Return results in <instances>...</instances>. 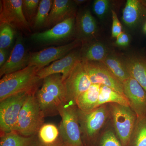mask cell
Instances as JSON below:
<instances>
[{"mask_svg":"<svg viewBox=\"0 0 146 146\" xmlns=\"http://www.w3.org/2000/svg\"><path fill=\"white\" fill-rule=\"evenodd\" d=\"M58 128L53 124H43L38 131L40 142L45 145H50L57 141L59 135Z\"/></svg>","mask_w":146,"mask_h":146,"instance_id":"obj_26","label":"cell"},{"mask_svg":"<svg viewBox=\"0 0 146 146\" xmlns=\"http://www.w3.org/2000/svg\"><path fill=\"white\" fill-rule=\"evenodd\" d=\"M29 56V54H27L26 52L23 38L18 36L10 56L1 67V77L21 70L28 66Z\"/></svg>","mask_w":146,"mask_h":146,"instance_id":"obj_15","label":"cell"},{"mask_svg":"<svg viewBox=\"0 0 146 146\" xmlns=\"http://www.w3.org/2000/svg\"><path fill=\"white\" fill-rule=\"evenodd\" d=\"M36 146H66L65 145L64 143L62 142L61 140L60 141H57L55 143H54L52 144H50V145H45L41 143L40 144H37Z\"/></svg>","mask_w":146,"mask_h":146,"instance_id":"obj_35","label":"cell"},{"mask_svg":"<svg viewBox=\"0 0 146 146\" xmlns=\"http://www.w3.org/2000/svg\"><path fill=\"white\" fill-rule=\"evenodd\" d=\"M141 2H142V4H143V5L146 7V1H141Z\"/></svg>","mask_w":146,"mask_h":146,"instance_id":"obj_37","label":"cell"},{"mask_svg":"<svg viewBox=\"0 0 146 146\" xmlns=\"http://www.w3.org/2000/svg\"><path fill=\"white\" fill-rule=\"evenodd\" d=\"M101 84H92L90 87L79 96L76 105L82 111H90L98 107Z\"/></svg>","mask_w":146,"mask_h":146,"instance_id":"obj_20","label":"cell"},{"mask_svg":"<svg viewBox=\"0 0 146 146\" xmlns=\"http://www.w3.org/2000/svg\"><path fill=\"white\" fill-rule=\"evenodd\" d=\"M44 117L35 96L30 94L21 110L14 131L25 137L34 136L43 125Z\"/></svg>","mask_w":146,"mask_h":146,"instance_id":"obj_3","label":"cell"},{"mask_svg":"<svg viewBox=\"0 0 146 146\" xmlns=\"http://www.w3.org/2000/svg\"><path fill=\"white\" fill-rule=\"evenodd\" d=\"M43 80L42 87L36 91L35 96L40 109L44 116L58 114V108L67 102L62 75L54 74Z\"/></svg>","mask_w":146,"mask_h":146,"instance_id":"obj_1","label":"cell"},{"mask_svg":"<svg viewBox=\"0 0 146 146\" xmlns=\"http://www.w3.org/2000/svg\"><path fill=\"white\" fill-rule=\"evenodd\" d=\"M143 6L141 1L127 0L123 11L124 23L129 27L135 26L141 20Z\"/></svg>","mask_w":146,"mask_h":146,"instance_id":"obj_21","label":"cell"},{"mask_svg":"<svg viewBox=\"0 0 146 146\" xmlns=\"http://www.w3.org/2000/svg\"><path fill=\"white\" fill-rule=\"evenodd\" d=\"M124 63L130 77L146 91V60L140 56H132L127 58Z\"/></svg>","mask_w":146,"mask_h":146,"instance_id":"obj_18","label":"cell"},{"mask_svg":"<svg viewBox=\"0 0 146 146\" xmlns=\"http://www.w3.org/2000/svg\"><path fill=\"white\" fill-rule=\"evenodd\" d=\"M53 1L51 0L40 1L37 12L34 18L35 28H39L46 25L52 7Z\"/></svg>","mask_w":146,"mask_h":146,"instance_id":"obj_27","label":"cell"},{"mask_svg":"<svg viewBox=\"0 0 146 146\" xmlns=\"http://www.w3.org/2000/svg\"><path fill=\"white\" fill-rule=\"evenodd\" d=\"M124 94L137 118L146 116V91L136 80L130 77L123 82Z\"/></svg>","mask_w":146,"mask_h":146,"instance_id":"obj_13","label":"cell"},{"mask_svg":"<svg viewBox=\"0 0 146 146\" xmlns=\"http://www.w3.org/2000/svg\"><path fill=\"white\" fill-rule=\"evenodd\" d=\"M38 71L36 67L28 66L4 76L0 80V101L22 92L32 93L40 80Z\"/></svg>","mask_w":146,"mask_h":146,"instance_id":"obj_2","label":"cell"},{"mask_svg":"<svg viewBox=\"0 0 146 146\" xmlns=\"http://www.w3.org/2000/svg\"><path fill=\"white\" fill-rule=\"evenodd\" d=\"M40 1L39 0H24L23 1V9L26 14L31 17L39 7Z\"/></svg>","mask_w":146,"mask_h":146,"instance_id":"obj_31","label":"cell"},{"mask_svg":"<svg viewBox=\"0 0 146 146\" xmlns=\"http://www.w3.org/2000/svg\"><path fill=\"white\" fill-rule=\"evenodd\" d=\"M75 17L72 16L55 25L44 32L31 35V39L40 43H54L64 40L70 36L74 28Z\"/></svg>","mask_w":146,"mask_h":146,"instance_id":"obj_12","label":"cell"},{"mask_svg":"<svg viewBox=\"0 0 146 146\" xmlns=\"http://www.w3.org/2000/svg\"><path fill=\"white\" fill-rule=\"evenodd\" d=\"M78 114L82 137L84 143H95L97 136L109 116L108 104L103 105L86 112L78 108Z\"/></svg>","mask_w":146,"mask_h":146,"instance_id":"obj_5","label":"cell"},{"mask_svg":"<svg viewBox=\"0 0 146 146\" xmlns=\"http://www.w3.org/2000/svg\"><path fill=\"white\" fill-rule=\"evenodd\" d=\"M110 6L108 0H96L93 4L94 13L99 18L102 19L107 13Z\"/></svg>","mask_w":146,"mask_h":146,"instance_id":"obj_30","label":"cell"},{"mask_svg":"<svg viewBox=\"0 0 146 146\" xmlns=\"http://www.w3.org/2000/svg\"><path fill=\"white\" fill-rule=\"evenodd\" d=\"M115 133L123 146H127L135 127L137 117L130 106L108 104Z\"/></svg>","mask_w":146,"mask_h":146,"instance_id":"obj_6","label":"cell"},{"mask_svg":"<svg viewBox=\"0 0 146 146\" xmlns=\"http://www.w3.org/2000/svg\"><path fill=\"white\" fill-rule=\"evenodd\" d=\"M129 37L125 33L123 32L116 38V44L120 47L127 46L129 43Z\"/></svg>","mask_w":146,"mask_h":146,"instance_id":"obj_33","label":"cell"},{"mask_svg":"<svg viewBox=\"0 0 146 146\" xmlns=\"http://www.w3.org/2000/svg\"><path fill=\"white\" fill-rule=\"evenodd\" d=\"M64 82L67 102L76 105L79 96L89 89L92 84L82 60H80L77 63Z\"/></svg>","mask_w":146,"mask_h":146,"instance_id":"obj_8","label":"cell"},{"mask_svg":"<svg viewBox=\"0 0 146 146\" xmlns=\"http://www.w3.org/2000/svg\"><path fill=\"white\" fill-rule=\"evenodd\" d=\"M101 63L122 83L130 77L124 63L114 55L108 54Z\"/></svg>","mask_w":146,"mask_h":146,"instance_id":"obj_22","label":"cell"},{"mask_svg":"<svg viewBox=\"0 0 146 146\" xmlns=\"http://www.w3.org/2000/svg\"><path fill=\"white\" fill-rule=\"evenodd\" d=\"M76 1V3H83L85 1Z\"/></svg>","mask_w":146,"mask_h":146,"instance_id":"obj_36","label":"cell"},{"mask_svg":"<svg viewBox=\"0 0 146 146\" xmlns=\"http://www.w3.org/2000/svg\"><path fill=\"white\" fill-rule=\"evenodd\" d=\"M98 146H123L115 132L108 129L102 134L99 140Z\"/></svg>","mask_w":146,"mask_h":146,"instance_id":"obj_29","label":"cell"},{"mask_svg":"<svg viewBox=\"0 0 146 146\" xmlns=\"http://www.w3.org/2000/svg\"><path fill=\"white\" fill-rule=\"evenodd\" d=\"M6 56L5 50L0 49V67H1L6 61Z\"/></svg>","mask_w":146,"mask_h":146,"instance_id":"obj_34","label":"cell"},{"mask_svg":"<svg viewBox=\"0 0 146 146\" xmlns=\"http://www.w3.org/2000/svg\"><path fill=\"white\" fill-rule=\"evenodd\" d=\"M22 92L0 101V129L2 134L14 131L21 110L29 94Z\"/></svg>","mask_w":146,"mask_h":146,"instance_id":"obj_7","label":"cell"},{"mask_svg":"<svg viewBox=\"0 0 146 146\" xmlns=\"http://www.w3.org/2000/svg\"><path fill=\"white\" fill-rule=\"evenodd\" d=\"M82 61L92 84L108 86L125 96L123 83L101 62Z\"/></svg>","mask_w":146,"mask_h":146,"instance_id":"obj_11","label":"cell"},{"mask_svg":"<svg viewBox=\"0 0 146 146\" xmlns=\"http://www.w3.org/2000/svg\"><path fill=\"white\" fill-rule=\"evenodd\" d=\"M15 32L14 28L7 24H1L0 49L8 48L13 43Z\"/></svg>","mask_w":146,"mask_h":146,"instance_id":"obj_28","label":"cell"},{"mask_svg":"<svg viewBox=\"0 0 146 146\" xmlns=\"http://www.w3.org/2000/svg\"><path fill=\"white\" fill-rule=\"evenodd\" d=\"M78 40L86 41L96 34V21L89 10L82 11L77 18Z\"/></svg>","mask_w":146,"mask_h":146,"instance_id":"obj_17","label":"cell"},{"mask_svg":"<svg viewBox=\"0 0 146 146\" xmlns=\"http://www.w3.org/2000/svg\"><path fill=\"white\" fill-rule=\"evenodd\" d=\"M80 60L88 62H102L109 54L106 46L98 42L86 44L80 50Z\"/></svg>","mask_w":146,"mask_h":146,"instance_id":"obj_19","label":"cell"},{"mask_svg":"<svg viewBox=\"0 0 146 146\" xmlns=\"http://www.w3.org/2000/svg\"><path fill=\"white\" fill-rule=\"evenodd\" d=\"M34 136L25 137L15 131L1 135L0 146H36Z\"/></svg>","mask_w":146,"mask_h":146,"instance_id":"obj_24","label":"cell"},{"mask_svg":"<svg viewBox=\"0 0 146 146\" xmlns=\"http://www.w3.org/2000/svg\"><path fill=\"white\" fill-rule=\"evenodd\" d=\"M80 60V50L72 51L61 59L39 70L36 74L37 76L41 80L51 75L61 74L64 81Z\"/></svg>","mask_w":146,"mask_h":146,"instance_id":"obj_14","label":"cell"},{"mask_svg":"<svg viewBox=\"0 0 146 146\" xmlns=\"http://www.w3.org/2000/svg\"><path fill=\"white\" fill-rule=\"evenodd\" d=\"M75 7L72 1L69 0H54L46 26H51L74 16Z\"/></svg>","mask_w":146,"mask_h":146,"instance_id":"obj_16","label":"cell"},{"mask_svg":"<svg viewBox=\"0 0 146 146\" xmlns=\"http://www.w3.org/2000/svg\"><path fill=\"white\" fill-rule=\"evenodd\" d=\"M58 113L61 117L58 129L62 142L66 146H84L76 105L65 103L58 108Z\"/></svg>","mask_w":146,"mask_h":146,"instance_id":"obj_4","label":"cell"},{"mask_svg":"<svg viewBox=\"0 0 146 146\" xmlns=\"http://www.w3.org/2000/svg\"><path fill=\"white\" fill-rule=\"evenodd\" d=\"M110 103L129 106V102L125 96L118 93L110 87L101 85L98 107Z\"/></svg>","mask_w":146,"mask_h":146,"instance_id":"obj_23","label":"cell"},{"mask_svg":"<svg viewBox=\"0 0 146 146\" xmlns=\"http://www.w3.org/2000/svg\"><path fill=\"white\" fill-rule=\"evenodd\" d=\"M127 146H146V116L137 118Z\"/></svg>","mask_w":146,"mask_h":146,"instance_id":"obj_25","label":"cell"},{"mask_svg":"<svg viewBox=\"0 0 146 146\" xmlns=\"http://www.w3.org/2000/svg\"><path fill=\"white\" fill-rule=\"evenodd\" d=\"M112 36L113 38H117L123 32L122 27L115 11L112 10Z\"/></svg>","mask_w":146,"mask_h":146,"instance_id":"obj_32","label":"cell"},{"mask_svg":"<svg viewBox=\"0 0 146 146\" xmlns=\"http://www.w3.org/2000/svg\"><path fill=\"white\" fill-rule=\"evenodd\" d=\"M144 31H145V33H146V23L145 24V26H144Z\"/></svg>","mask_w":146,"mask_h":146,"instance_id":"obj_38","label":"cell"},{"mask_svg":"<svg viewBox=\"0 0 146 146\" xmlns=\"http://www.w3.org/2000/svg\"><path fill=\"white\" fill-rule=\"evenodd\" d=\"M22 0H3L1 2V24H7L22 30L30 31L29 25L23 9Z\"/></svg>","mask_w":146,"mask_h":146,"instance_id":"obj_10","label":"cell"},{"mask_svg":"<svg viewBox=\"0 0 146 146\" xmlns=\"http://www.w3.org/2000/svg\"><path fill=\"white\" fill-rule=\"evenodd\" d=\"M80 42L76 39L67 44L50 47L40 51L32 53L29 56L28 66H35L39 71L51 62L61 59L67 55L78 46Z\"/></svg>","mask_w":146,"mask_h":146,"instance_id":"obj_9","label":"cell"}]
</instances>
